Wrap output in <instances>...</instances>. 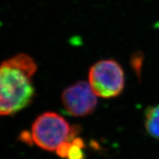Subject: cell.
Segmentation results:
<instances>
[{"instance_id":"obj_1","label":"cell","mask_w":159,"mask_h":159,"mask_svg":"<svg viewBox=\"0 0 159 159\" xmlns=\"http://www.w3.org/2000/svg\"><path fill=\"white\" fill-rule=\"evenodd\" d=\"M37 70L33 57L21 53L3 61L0 69V113L7 116L30 104L35 94L32 77Z\"/></svg>"},{"instance_id":"obj_2","label":"cell","mask_w":159,"mask_h":159,"mask_svg":"<svg viewBox=\"0 0 159 159\" xmlns=\"http://www.w3.org/2000/svg\"><path fill=\"white\" fill-rule=\"evenodd\" d=\"M89 80L97 96L111 98L118 96L124 89V71L114 60H101L91 67Z\"/></svg>"},{"instance_id":"obj_3","label":"cell","mask_w":159,"mask_h":159,"mask_svg":"<svg viewBox=\"0 0 159 159\" xmlns=\"http://www.w3.org/2000/svg\"><path fill=\"white\" fill-rule=\"evenodd\" d=\"M71 128L62 116L53 112L39 116L32 127L34 142L43 150L53 151L61 143L67 141Z\"/></svg>"},{"instance_id":"obj_4","label":"cell","mask_w":159,"mask_h":159,"mask_svg":"<svg viewBox=\"0 0 159 159\" xmlns=\"http://www.w3.org/2000/svg\"><path fill=\"white\" fill-rule=\"evenodd\" d=\"M62 102L69 114L75 116H85L94 111L97 99L90 84L80 81L64 90Z\"/></svg>"},{"instance_id":"obj_5","label":"cell","mask_w":159,"mask_h":159,"mask_svg":"<svg viewBox=\"0 0 159 159\" xmlns=\"http://www.w3.org/2000/svg\"><path fill=\"white\" fill-rule=\"evenodd\" d=\"M145 128L149 135L159 139V105L148 107L145 111Z\"/></svg>"},{"instance_id":"obj_6","label":"cell","mask_w":159,"mask_h":159,"mask_svg":"<svg viewBox=\"0 0 159 159\" xmlns=\"http://www.w3.org/2000/svg\"><path fill=\"white\" fill-rule=\"evenodd\" d=\"M143 62L142 54L140 52L135 53L131 56L130 58V66L132 67L133 70L136 73L138 77L141 76V71H142Z\"/></svg>"},{"instance_id":"obj_7","label":"cell","mask_w":159,"mask_h":159,"mask_svg":"<svg viewBox=\"0 0 159 159\" xmlns=\"http://www.w3.org/2000/svg\"><path fill=\"white\" fill-rule=\"evenodd\" d=\"M71 147V143L68 142V141H65V142H62L55 150L57 155L61 158H67L69 153V151H70Z\"/></svg>"},{"instance_id":"obj_8","label":"cell","mask_w":159,"mask_h":159,"mask_svg":"<svg viewBox=\"0 0 159 159\" xmlns=\"http://www.w3.org/2000/svg\"><path fill=\"white\" fill-rule=\"evenodd\" d=\"M68 159H84L83 149L71 144L70 151L68 155Z\"/></svg>"},{"instance_id":"obj_9","label":"cell","mask_w":159,"mask_h":159,"mask_svg":"<svg viewBox=\"0 0 159 159\" xmlns=\"http://www.w3.org/2000/svg\"><path fill=\"white\" fill-rule=\"evenodd\" d=\"M19 139L21 142L27 143L28 145H32L33 142H34L33 139V136L30 135L28 131H23L21 135H20Z\"/></svg>"},{"instance_id":"obj_10","label":"cell","mask_w":159,"mask_h":159,"mask_svg":"<svg viewBox=\"0 0 159 159\" xmlns=\"http://www.w3.org/2000/svg\"><path fill=\"white\" fill-rule=\"evenodd\" d=\"M71 144L78 147V148H81V149L85 148V144H84V142H83V139L80 138H77H77H75L74 140L71 142Z\"/></svg>"}]
</instances>
